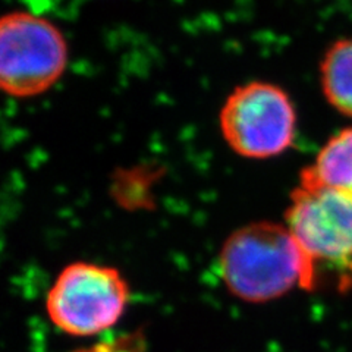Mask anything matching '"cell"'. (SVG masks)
<instances>
[{"label":"cell","mask_w":352,"mask_h":352,"mask_svg":"<svg viewBox=\"0 0 352 352\" xmlns=\"http://www.w3.org/2000/svg\"><path fill=\"white\" fill-rule=\"evenodd\" d=\"M228 291L247 302H267L295 288L314 289V272L286 225L256 222L228 236L219 256Z\"/></svg>","instance_id":"obj_1"},{"label":"cell","mask_w":352,"mask_h":352,"mask_svg":"<svg viewBox=\"0 0 352 352\" xmlns=\"http://www.w3.org/2000/svg\"><path fill=\"white\" fill-rule=\"evenodd\" d=\"M69 63L62 30L41 15L10 10L0 19V87L15 98H30L58 84Z\"/></svg>","instance_id":"obj_2"},{"label":"cell","mask_w":352,"mask_h":352,"mask_svg":"<svg viewBox=\"0 0 352 352\" xmlns=\"http://www.w3.org/2000/svg\"><path fill=\"white\" fill-rule=\"evenodd\" d=\"M295 241L314 272L338 274L340 288L352 286V194L300 182L285 214Z\"/></svg>","instance_id":"obj_3"},{"label":"cell","mask_w":352,"mask_h":352,"mask_svg":"<svg viewBox=\"0 0 352 352\" xmlns=\"http://www.w3.org/2000/svg\"><path fill=\"white\" fill-rule=\"evenodd\" d=\"M296 110L288 91L270 81H248L229 93L219 126L230 150L247 159L276 157L292 147Z\"/></svg>","instance_id":"obj_4"},{"label":"cell","mask_w":352,"mask_h":352,"mask_svg":"<svg viewBox=\"0 0 352 352\" xmlns=\"http://www.w3.org/2000/svg\"><path fill=\"white\" fill-rule=\"evenodd\" d=\"M129 296V285L118 269L76 261L50 286L46 311L60 332L88 338L113 327L124 316Z\"/></svg>","instance_id":"obj_5"},{"label":"cell","mask_w":352,"mask_h":352,"mask_svg":"<svg viewBox=\"0 0 352 352\" xmlns=\"http://www.w3.org/2000/svg\"><path fill=\"white\" fill-rule=\"evenodd\" d=\"M300 182L352 194V128L339 131L307 166Z\"/></svg>","instance_id":"obj_6"},{"label":"cell","mask_w":352,"mask_h":352,"mask_svg":"<svg viewBox=\"0 0 352 352\" xmlns=\"http://www.w3.org/2000/svg\"><path fill=\"white\" fill-rule=\"evenodd\" d=\"M320 84L327 103L352 118V38L338 40L324 52Z\"/></svg>","instance_id":"obj_7"}]
</instances>
